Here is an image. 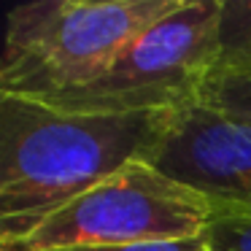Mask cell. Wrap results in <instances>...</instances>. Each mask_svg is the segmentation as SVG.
Listing matches in <instances>:
<instances>
[{"mask_svg": "<svg viewBox=\"0 0 251 251\" xmlns=\"http://www.w3.org/2000/svg\"><path fill=\"white\" fill-rule=\"evenodd\" d=\"M154 168L202 195L211 208L251 213V125L197 103L178 111Z\"/></svg>", "mask_w": 251, "mask_h": 251, "instance_id": "5", "label": "cell"}, {"mask_svg": "<svg viewBox=\"0 0 251 251\" xmlns=\"http://www.w3.org/2000/svg\"><path fill=\"white\" fill-rule=\"evenodd\" d=\"M181 0H35L14 6L0 95L49 100L92 81Z\"/></svg>", "mask_w": 251, "mask_h": 251, "instance_id": "2", "label": "cell"}, {"mask_svg": "<svg viewBox=\"0 0 251 251\" xmlns=\"http://www.w3.org/2000/svg\"><path fill=\"white\" fill-rule=\"evenodd\" d=\"M213 71H251V0H222Z\"/></svg>", "mask_w": 251, "mask_h": 251, "instance_id": "6", "label": "cell"}, {"mask_svg": "<svg viewBox=\"0 0 251 251\" xmlns=\"http://www.w3.org/2000/svg\"><path fill=\"white\" fill-rule=\"evenodd\" d=\"M205 238H189V240H165V243H135V246H76V249H60V251H202Z\"/></svg>", "mask_w": 251, "mask_h": 251, "instance_id": "9", "label": "cell"}, {"mask_svg": "<svg viewBox=\"0 0 251 251\" xmlns=\"http://www.w3.org/2000/svg\"><path fill=\"white\" fill-rule=\"evenodd\" d=\"M200 103L251 125V71H213L202 87Z\"/></svg>", "mask_w": 251, "mask_h": 251, "instance_id": "7", "label": "cell"}, {"mask_svg": "<svg viewBox=\"0 0 251 251\" xmlns=\"http://www.w3.org/2000/svg\"><path fill=\"white\" fill-rule=\"evenodd\" d=\"M222 0H181L111 60L100 76L49 100L78 114H151L200 103L219 60Z\"/></svg>", "mask_w": 251, "mask_h": 251, "instance_id": "3", "label": "cell"}, {"mask_svg": "<svg viewBox=\"0 0 251 251\" xmlns=\"http://www.w3.org/2000/svg\"><path fill=\"white\" fill-rule=\"evenodd\" d=\"M202 238L208 251H251V213L213 208Z\"/></svg>", "mask_w": 251, "mask_h": 251, "instance_id": "8", "label": "cell"}, {"mask_svg": "<svg viewBox=\"0 0 251 251\" xmlns=\"http://www.w3.org/2000/svg\"><path fill=\"white\" fill-rule=\"evenodd\" d=\"M176 114H78L0 95V246L125 165L154 162Z\"/></svg>", "mask_w": 251, "mask_h": 251, "instance_id": "1", "label": "cell"}, {"mask_svg": "<svg viewBox=\"0 0 251 251\" xmlns=\"http://www.w3.org/2000/svg\"><path fill=\"white\" fill-rule=\"evenodd\" d=\"M202 251H208V249H202Z\"/></svg>", "mask_w": 251, "mask_h": 251, "instance_id": "10", "label": "cell"}, {"mask_svg": "<svg viewBox=\"0 0 251 251\" xmlns=\"http://www.w3.org/2000/svg\"><path fill=\"white\" fill-rule=\"evenodd\" d=\"M211 202L151 162H130L0 251H60L200 238Z\"/></svg>", "mask_w": 251, "mask_h": 251, "instance_id": "4", "label": "cell"}]
</instances>
